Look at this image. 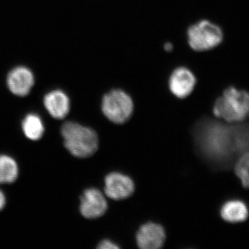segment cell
<instances>
[{"instance_id":"obj_1","label":"cell","mask_w":249,"mask_h":249,"mask_svg":"<svg viewBox=\"0 0 249 249\" xmlns=\"http://www.w3.org/2000/svg\"><path fill=\"white\" fill-rule=\"evenodd\" d=\"M196 139L203 155L219 166L228 167L240 156L236 124L204 120L196 128Z\"/></svg>"},{"instance_id":"obj_2","label":"cell","mask_w":249,"mask_h":249,"mask_svg":"<svg viewBox=\"0 0 249 249\" xmlns=\"http://www.w3.org/2000/svg\"><path fill=\"white\" fill-rule=\"evenodd\" d=\"M61 133L64 145L68 151L78 158L93 155L98 148V137L93 129L75 122L62 125Z\"/></svg>"},{"instance_id":"obj_3","label":"cell","mask_w":249,"mask_h":249,"mask_svg":"<svg viewBox=\"0 0 249 249\" xmlns=\"http://www.w3.org/2000/svg\"><path fill=\"white\" fill-rule=\"evenodd\" d=\"M213 113L227 122H243L249 116V93L234 87L228 88L216 100Z\"/></svg>"},{"instance_id":"obj_4","label":"cell","mask_w":249,"mask_h":249,"mask_svg":"<svg viewBox=\"0 0 249 249\" xmlns=\"http://www.w3.org/2000/svg\"><path fill=\"white\" fill-rule=\"evenodd\" d=\"M188 45L197 52H206L222 43L224 35L221 28L211 21L203 19L187 31Z\"/></svg>"},{"instance_id":"obj_5","label":"cell","mask_w":249,"mask_h":249,"mask_svg":"<svg viewBox=\"0 0 249 249\" xmlns=\"http://www.w3.org/2000/svg\"><path fill=\"white\" fill-rule=\"evenodd\" d=\"M101 107L103 114L111 122L123 124L132 116L134 103L124 90L113 89L103 96Z\"/></svg>"},{"instance_id":"obj_6","label":"cell","mask_w":249,"mask_h":249,"mask_svg":"<svg viewBox=\"0 0 249 249\" xmlns=\"http://www.w3.org/2000/svg\"><path fill=\"white\" fill-rule=\"evenodd\" d=\"M196 77L186 67H178L172 72L168 80L170 91L177 98H185L191 95L196 88Z\"/></svg>"},{"instance_id":"obj_7","label":"cell","mask_w":249,"mask_h":249,"mask_svg":"<svg viewBox=\"0 0 249 249\" xmlns=\"http://www.w3.org/2000/svg\"><path fill=\"white\" fill-rule=\"evenodd\" d=\"M107 210V200L96 188L86 190L80 197V213L87 219L101 217Z\"/></svg>"},{"instance_id":"obj_8","label":"cell","mask_w":249,"mask_h":249,"mask_svg":"<svg viewBox=\"0 0 249 249\" xmlns=\"http://www.w3.org/2000/svg\"><path fill=\"white\" fill-rule=\"evenodd\" d=\"M105 193L114 200L127 199L133 194L134 183L129 177L119 173H111L105 178Z\"/></svg>"},{"instance_id":"obj_9","label":"cell","mask_w":249,"mask_h":249,"mask_svg":"<svg viewBox=\"0 0 249 249\" xmlns=\"http://www.w3.org/2000/svg\"><path fill=\"white\" fill-rule=\"evenodd\" d=\"M8 88L18 96H25L29 94L34 85V76L27 67L19 66L13 69L8 74Z\"/></svg>"},{"instance_id":"obj_10","label":"cell","mask_w":249,"mask_h":249,"mask_svg":"<svg viewBox=\"0 0 249 249\" xmlns=\"http://www.w3.org/2000/svg\"><path fill=\"white\" fill-rule=\"evenodd\" d=\"M137 243L142 249H158L164 245L165 232L163 228L155 223L144 224L137 232Z\"/></svg>"},{"instance_id":"obj_11","label":"cell","mask_w":249,"mask_h":249,"mask_svg":"<svg viewBox=\"0 0 249 249\" xmlns=\"http://www.w3.org/2000/svg\"><path fill=\"white\" fill-rule=\"evenodd\" d=\"M46 109L52 117L62 119L67 116L70 109V101L67 95L61 90H53L44 98Z\"/></svg>"},{"instance_id":"obj_12","label":"cell","mask_w":249,"mask_h":249,"mask_svg":"<svg viewBox=\"0 0 249 249\" xmlns=\"http://www.w3.org/2000/svg\"><path fill=\"white\" fill-rule=\"evenodd\" d=\"M221 217L231 223L242 222L249 215L247 205L242 201L231 200L223 205L220 211Z\"/></svg>"},{"instance_id":"obj_13","label":"cell","mask_w":249,"mask_h":249,"mask_svg":"<svg viewBox=\"0 0 249 249\" xmlns=\"http://www.w3.org/2000/svg\"><path fill=\"white\" fill-rule=\"evenodd\" d=\"M22 130L27 138L37 141L43 136L45 127L40 116L31 114L24 118L22 122Z\"/></svg>"},{"instance_id":"obj_14","label":"cell","mask_w":249,"mask_h":249,"mask_svg":"<svg viewBox=\"0 0 249 249\" xmlns=\"http://www.w3.org/2000/svg\"><path fill=\"white\" fill-rule=\"evenodd\" d=\"M18 166L14 159L0 155V183H11L17 179Z\"/></svg>"},{"instance_id":"obj_15","label":"cell","mask_w":249,"mask_h":249,"mask_svg":"<svg viewBox=\"0 0 249 249\" xmlns=\"http://www.w3.org/2000/svg\"><path fill=\"white\" fill-rule=\"evenodd\" d=\"M235 170L242 186L249 189V152L238 157V160L236 162Z\"/></svg>"},{"instance_id":"obj_16","label":"cell","mask_w":249,"mask_h":249,"mask_svg":"<svg viewBox=\"0 0 249 249\" xmlns=\"http://www.w3.org/2000/svg\"><path fill=\"white\" fill-rule=\"evenodd\" d=\"M100 249H119V247L114 242L109 240H104L100 242L98 246Z\"/></svg>"},{"instance_id":"obj_17","label":"cell","mask_w":249,"mask_h":249,"mask_svg":"<svg viewBox=\"0 0 249 249\" xmlns=\"http://www.w3.org/2000/svg\"><path fill=\"white\" fill-rule=\"evenodd\" d=\"M5 205H6V197L2 191H0V211L4 209Z\"/></svg>"},{"instance_id":"obj_18","label":"cell","mask_w":249,"mask_h":249,"mask_svg":"<svg viewBox=\"0 0 249 249\" xmlns=\"http://www.w3.org/2000/svg\"><path fill=\"white\" fill-rule=\"evenodd\" d=\"M164 48L165 50L167 51V52H170V51L173 50V44L168 42V43L165 44Z\"/></svg>"}]
</instances>
